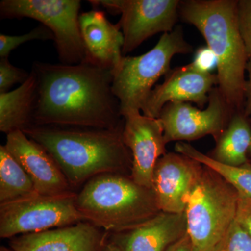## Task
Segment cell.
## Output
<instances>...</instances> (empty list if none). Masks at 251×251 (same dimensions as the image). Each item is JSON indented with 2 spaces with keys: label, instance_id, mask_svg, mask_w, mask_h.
Segmentation results:
<instances>
[{
  "label": "cell",
  "instance_id": "1f68e13d",
  "mask_svg": "<svg viewBox=\"0 0 251 251\" xmlns=\"http://www.w3.org/2000/svg\"><path fill=\"white\" fill-rule=\"evenodd\" d=\"M249 152H250L251 153V146L250 149H249Z\"/></svg>",
  "mask_w": 251,
  "mask_h": 251
},
{
  "label": "cell",
  "instance_id": "d6986e66",
  "mask_svg": "<svg viewBox=\"0 0 251 251\" xmlns=\"http://www.w3.org/2000/svg\"><path fill=\"white\" fill-rule=\"evenodd\" d=\"M244 112H237L217 140L211 158L224 164L241 166L247 164L251 146V128Z\"/></svg>",
  "mask_w": 251,
  "mask_h": 251
},
{
  "label": "cell",
  "instance_id": "5b68a950",
  "mask_svg": "<svg viewBox=\"0 0 251 251\" xmlns=\"http://www.w3.org/2000/svg\"><path fill=\"white\" fill-rule=\"evenodd\" d=\"M239 193L201 164L185 199L187 234L194 251H209L235 221Z\"/></svg>",
  "mask_w": 251,
  "mask_h": 251
},
{
  "label": "cell",
  "instance_id": "5bb4252c",
  "mask_svg": "<svg viewBox=\"0 0 251 251\" xmlns=\"http://www.w3.org/2000/svg\"><path fill=\"white\" fill-rule=\"evenodd\" d=\"M201 163L179 153H166L156 162L152 190L160 211L184 214L186 199Z\"/></svg>",
  "mask_w": 251,
  "mask_h": 251
},
{
  "label": "cell",
  "instance_id": "cb8c5ba5",
  "mask_svg": "<svg viewBox=\"0 0 251 251\" xmlns=\"http://www.w3.org/2000/svg\"><path fill=\"white\" fill-rule=\"evenodd\" d=\"M29 76L27 72L14 67L8 58L0 59V93L9 92L16 84L22 85Z\"/></svg>",
  "mask_w": 251,
  "mask_h": 251
},
{
  "label": "cell",
  "instance_id": "e0dca14e",
  "mask_svg": "<svg viewBox=\"0 0 251 251\" xmlns=\"http://www.w3.org/2000/svg\"><path fill=\"white\" fill-rule=\"evenodd\" d=\"M79 23L87 59L113 69L123 57L124 36L120 25L110 23L99 10L82 13Z\"/></svg>",
  "mask_w": 251,
  "mask_h": 251
},
{
  "label": "cell",
  "instance_id": "3957f363",
  "mask_svg": "<svg viewBox=\"0 0 251 251\" xmlns=\"http://www.w3.org/2000/svg\"><path fill=\"white\" fill-rule=\"evenodd\" d=\"M238 1H181L180 16L197 28L217 59L219 90L231 111L242 112L246 98L249 56L239 31Z\"/></svg>",
  "mask_w": 251,
  "mask_h": 251
},
{
  "label": "cell",
  "instance_id": "277c9868",
  "mask_svg": "<svg viewBox=\"0 0 251 251\" xmlns=\"http://www.w3.org/2000/svg\"><path fill=\"white\" fill-rule=\"evenodd\" d=\"M75 203L84 221L115 234L134 229L161 212L152 190L125 175L94 176Z\"/></svg>",
  "mask_w": 251,
  "mask_h": 251
},
{
  "label": "cell",
  "instance_id": "6da1fadb",
  "mask_svg": "<svg viewBox=\"0 0 251 251\" xmlns=\"http://www.w3.org/2000/svg\"><path fill=\"white\" fill-rule=\"evenodd\" d=\"M111 69L87 60L77 64L36 62L34 126L116 128L124 125L112 90Z\"/></svg>",
  "mask_w": 251,
  "mask_h": 251
},
{
  "label": "cell",
  "instance_id": "ac0fdd59",
  "mask_svg": "<svg viewBox=\"0 0 251 251\" xmlns=\"http://www.w3.org/2000/svg\"><path fill=\"white\" fill-rule=\"evenodd\" d=\"M37 79L31 72L27 80L14 90L0 93V130L9 134L34 125Z\"/></svg>",
  "mask_w": 251,
  "mask_h": 251
},
{
  "label": "cell",
  "instance_id": "603a6c76",
  "mask_svg": "<svg viewBox=\"0 0 251 251\" xmlns=\"http://www.w3.org/2000/svg\"><path fill=\"white\" fill-rule=\"evenodd\" d=\"M209 251H251V237L237 221Z\"/></svg>",
  "mask_w": 251,
  "mask_h": 251
},
{
  "label": "cell",
  "instance_id": "30bf717a",
  "mask_svg": "<svg viewBox=\"0 0 251 251\" xmlns=\"http://www.w3.org/2000/svg\"><path fill=\"white\" fill-rule=\"evenodd\" d=\"M231 112L219 89L214 88L204 110L195 108L188 102H173L163 107L158 119L163 125L166 144L197 140L208 135L217 141L227 128Z\"/></svg>",
  "mask_w": 251,
  "mask_h": 251
},
{
  "label": "cell",
  "instance_id": "ffe728a7",
  "mask_svg": "<svg viewBox=\"0 0 251 251\" xmlns=\"http://www.w3.org/2000/svg\"><path fill=\"white\" fill-rule=\"evenodd\" d=\"M38 194L22 166L4 145L0 146V204Z\"/></svg>",
  "mask_w": 251,
  "mask_h": 251
},
{
  "label": "cell",
  "instance_id": "2e32d148",
  "mask_svg": "<svg viewBox=\"0 0 251 251\" xmlns=\"http://www.w3.org/2000/svg\"><path fill=\"white\" fill-rule=\"evenodd\" d=\"M186 232L184 213L161 211L134 229L114 234L111 242L121 251H166Z\"/></svg>",
  "mask_w": 251,
  "mask_h": 251
},
{
  "label": "cell",
  "instance_id": "f546056e",
  "mask_svg": "<svg viewBox=\"0 0 251 251\" xmlns=\"http://www.w3.org/2000/svg\"><path fill=\"white\" fill-rule=\"evenodd\" d=\"M102 251H121L119 249L118 247L116 245V244H114V243L110 242L109 244H106V245L104 247L103 250Z\"/></svg>",
  "mask_w": 251,
  "mask_h": 251
},
{
  "label": "cell",
  "instance_id": "4fadbf2b",
  "mask_svg": "<svg viewBox=\"0 0 251 251\" xmlns=\"http://www.w3.org/2000/svg\"><path fill=\"white\" fill-rule=\"evenodd\" d=\"M4 146L31 178L38 194L72 192L71 185L47 151L21 130L7 134Z\"/></svg>",
  "mask_w": 251,
  "mask_h": 251
},
{
  "label": "cell",
  "instance_id": "484cf974",
  "mask_svg": "<svg viewBox=\"0 0 251 251\" xmlns=\"http://www.w3.org/2000/svg\"><path fill=\"white\" fill-rule=\"evenodd\" d=\"M192 63L195 67L204 72L211 73L214 68H217L216 56L207 46L197 50Z\"/></svg>",
  "mask_w": 251,
  "mask_h": 251
},
{
  "label": "cell",
  "instance_id": "ba28073f",
  "mask_svg": "<svg viewBox=\"0 0 251 251\" xmlns=\"http://www.w3.org/2000/svg\"><path fill=\"white\" fill-rule=\"evenodd\" d=\"M77 194H36L0 204V237L36 233L84 221L76 207Z\"/></svg>",
  "mask_w": 251,
  "mask_h": 251
},
{
  "label": "cell",
  "instance_id": "44dd1931",
  "mask_svg": "<svg viewBox=\"0 0 251 251\" xmlns=\"http://www.w3.org/2000/svg\"><path fill=\"white\" fill-rule=\"evenodd\" d=\"M176 152L189 157L210 168L229 183L241 196L251 200V166L249 164L241 166H232L224 164L216 161L211 156L204 154L185 143H177L175 145Z\"/></svg>",
  "mask_w": 251,
  "mask_h": 251
},
{
  "label": "cell",
  "instance_id": "8fae6325",
  "mask_svg": "<svg viewBox=\"0 0 251 251\" xmlns=\"http://www.w3.org/2000/svg\"><path fill=\"white\" fill-rule=\"evenodd\" d=\"M124 143L131 151L130 177L135 183L151 189L153 169L166 154V143L161 120L133 112L123 117Z\"/></svg>",
  "mask_w": 251,
  "mask_h": 251
},
{
  "label": "cell",
  "instance_id": "f1b7e54d",
  "mask_svg": "<svg viewBox=\"0 0 251 251\" xmlns=\"http://www.w3.org/2000/svg\"><path fill=\"white\" fill-rule=\"evenodd\" d=\"M166 251H194L187 232L179 240L168 248Z\"/></svg>",
  "mask_w": 251,
  "mask_h": 251
},
{
  "label": "cell",
  "instance_id": "52a82bcc",
  "mask_svg": "<svg viewBox=\"0 0 251 251\" xmlns=\"http://www.w3.org/2000/svg\"><path fill=\"white\" fill-rule=\"evenodd\" d=\"M79 0H3L1 19L29 18L42 23L54 35L59 59L63 64L87 60L80 29Z\"/></svg>",
  "mask_w": 251,
  "mask_h": 251
},
{
  "label": "cell",
  "instance_id": "9c48e42d",
  "mask_svg": "<svg viewBox=\"0 0 251 251\" xmlns=\"http://www.w3.org/2000/svg\"><path fill=\"white\" fill-rule=\"evenodd\" d=\"M101 5L112 14H121L117 24L124 36L122 53L134 50L144 41L158 33L174 30L181 1L178 0H100L90 1Z\"/></svg>",
  "mask_w": 251,
  "mask_h": 251
},
{
  "label": "cell",
  "instance_id": "4316f807",
  "mask_svg": "<svg viewBox=\"0 0 251 251\" xmlns=\"http://www.w3.org/2000/svg\"><path fill=\"white\" fill-rule=\"evenodd\" d=\"M235 221L251 237V200L239 194Z\"/></svg>",
  "mask_w": 251,
  "mask_h": 251
},
{
  "label": "cell",
  "instance_id": "83f0119b",
  "mask_svg": "<svg viewBox=\"0 0 251 251\" xmlns=\"http://www.w3.org/2000/svg\"><path fill=\"white\" fill-rule=\"evenodd\" d=\"M247 71L249 78L246 85V100L243 112L249 120H251V58L248 62Z\"/></svg>",
  "mask_w": 251,
  "mask_h": 251
},
{
  "label": "cell",
  "instance_id": "7c38bea8",
  "mask_svg": "<svg viewBox=\"0 0 251 251\" xmlns=\"http://www.w3.org/2000/svg\"><path fill=\"white\" fill-rule=\"evenodd\" d=\"M216 84H219L217 75L202 72L193 63L176 68L168 72L163 83L153 89L142 111L146 116L158 118L168 103L193 102L202 108L209 102Z\"/></svg>",
  "mask_w": 251,
  "mask_h": 251
},
{
  "label": "cell",
  "instance_id": "9a60e30c",
  "mask_svg": "<svg viewBox=\"0 0 251 251\" xmlns=\"http://www.w3.org/2000/svg\"><path fill=\"white\" fill-rule=\"evenodd\" d=\"M104 236L87 221L66 227L23 234L11 239L14 251H98Z\"/></svg>",
  "mask_w": 251,
  "mask_h": 251
},
{
  "label": "cell",
  "instance_id": "4dcf8cb0",
  "mask_svg": "<svg viewBox=\"0 0 251 251\" xmlns=\"http://www.w3.org/2000/svg\"><path fill=\"white\" fill-rule=\"evenodd\" d=\"M0 251H14L12 249H8L6 247H4V246H1V248H0Z\"/></svg>",
  "mask_w": 251,
  "mask_h": 251
},
{
  "label": "cell",
  "instance_id": "8992f818",
  "mask_svg": "<svg viewBox=\"0 0 251 251\" xmlns=\"http://www.w3.org/2000/svg\"><path fill=\"white\" fill-rule=\"evenodd\" d=\"M192 46L185 40L183 30L175 27L164 33L156 46L146 53L137 57H122L112 70V90L120 103L122 117L140 112L162 75L171 71L175 54H188Z\"/></svg>",
  "mask_w": 251,
  "mask_h": 251
},
{
  "label": "cell",
  "instance_id": "d4e9b609",
  "mask_svg": "<svg viewBox=\"0 0 251 251\" xmlns=\"http://www.w3.org/2000/svg\"><path fill=\"white\" fill-rule=\"evenodd\" d=\"M239 31L249 59L251 58V0H240L237 4Z\"/></svg>",
  "mask_w": 251,
  "mask_h": 251
},
{
  "label": "cell",
  "instance_id": "7402d4cb",
  "mask_svg": "<svg viewBox=\"0 0 251 251\" xmlns=\"http://www.w3.org/2000/svg\"><path fill=\"white\" fill-rule=\"evenodd\" d=\"M54 40L52 31L46 26L41 25L21 36H10L0 34V57L8 58L11 51L17 49L27 41L32 40Z\"/></svg>",
  "mask_w": 251,
  "mask_h": 251
},
{
  "label": "cell",
  "instance_id": "7a4b0ae2",
  "mask_svg": "<svg viewBox=\"0 0 251 251\" xmlns=\"http://www.w3.org/2000/svg\"><path fill=\"white\" fill-rule=\"evenodd\" d=\"M123 128L32 126L23 133L45 149L71 186H77L98 175L131 173Z\"/></svg>",
  "mask_w": 251,
  "mask_h": 251
}]
</instances>
